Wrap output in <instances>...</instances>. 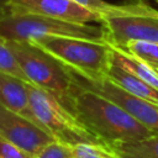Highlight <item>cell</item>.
<instances>
[{"label": "cell", "instance_id": "1", "mask_svg": "<svg viewBox=\"0 0 158 158\" xmlns=\"http://www.w3.org/2000/svg\"><path fill=\"white\" fill-rule=\"evenodd\" d=\"M74 115L109 146L142 139L154 133L114 101L81 88L74 100Z\"/></svg>", "mask_w": 158, "mask_h": 158}, {"label": "cell", "instance_id": "2", "mask_svg": "<svg viewBox=\"0 0 158 158\" xmlns=\"http://www.w3.org/2000/svg\"><path fill=\"white\" fill-rule=\"evenodd\" d=\"M28 83L46 90L74 114L79 91L70 69L31 41H6Z\"/></svg>", "mask_w": 158, "mask_h": 158}, {"label": "cell", "instance_id": "3", "mask_svg": "<svg viewBox=\"0 0 158 158\" xmlns=\"http://www.w3.org/2000/svg\"><path fill=\"white\" fill-rule=\"evenodd\" d=\"M44 36H68L93 41H107L102 25L74 23L10 7L0 16V40L5 42L33 41Z\"/></svg>", "mask_w": 158, "mask_h": 158}, {"label": "cell", "instance_id": "4", "mask_svg": "<svg viewBox=\"0 0 158 158\" xmlns=\"http://www.w3.org/2000/svg\"><path fill=\"white\" fill-rule=\"evenodd\" d=\"M27 89L30 118L47 131L56 141L73 147L81 143L106 144L53 95L28 81Z\"/></svg>", "mask_w": 158, "mask_h": 158}, {"label": "cell", "instance_id": "5", "mask_svg": "<svg viewBox=\"0 0 158 158\" xmlns=\"http://www.w3.org/2000/svg\"><path fill=\"white\" fill-rule=\"evenodd\" d=\"M64 63L74 73L89 78H106L110 68V43L68 36H44L31 41Z\"/></svg>", "mask_w": 158, "mask_h": 158}, {"label": "cell", "instance_id": "6", "mask_svg": "<svg viewBox=\"0 0 158 158\" xmlns=\"http://www.w3.org/2000/svg\"><path fill=\"white\" fill-rule=\"evenodd\" d=\"M70 72L73 73L74 80L79 88L91 90L104 98H107L109 100L121 106L125 111H127L132 117H135L152 132L158 133V104L125 91L107 78L89 79L74 73L73 70Z\"/></svg>", "mask_w": 158, "mask_h": 158}, {"label": "cell", "instance_id": "7", "mask_svg": "<svg viewBox=\"0 0 158 158\" xmlns=\"http://www.w3.org/2000/svg\"><path fill=\"white\" fill-rule=\"evenodd\" d=\"M0 135L33 158L43 147L54 141V138L33 120L12 111L1 104Z\"/></svg>", "mask_w": 158, "mask_h": 158}, {"label": "cell", "instance_id": "8", "mask_svg": "<svg viewBox=\"0 0 158 158\" xmlns=\"http://www.w3.org/2000/svg\"><path fill=\"white\" fill-rule=\"evenodd\" d=\"M101 25L107 42L117 47H123L133 40L158 43V15L104 16Z\"/></svg>", "mask_w": 158, "mask_h": 158}, {"label": "cell", "instance_id": "9", "mask_svg": "<svg viewBox=\"0 0 158 158\" xmlns=\"http://www.w3.org/2000/svg\"><path fill=\"white\" fill-rule=\"evenodd\" d=\"M9 7L74 23L98 22L101 25L102 22L99 14L88 10L74 0H10Z\"/></svg>", "mask_w": 158, "mask_h": 158}, {"label": "cell", "instance_id": "10", "mask_svg": "<svg viewBox=\"0 0 158 158\" xmlns=\"http://www.w3.org/2000/svg\"><path fill=\"white\" fill-rule=\"evenodd\" d=\"M0 104L30 118L27 81L0 72Z\"/></svg>", "mask_w": 158, "mask_h": 158}, {"label": "cell", "instance_id": "11", "mask_svg": "<svg viewBox=\"0 0 158 158\" xmlns=\"http://www.w3.org/2000/svg\"><path fill=\"white\" fill-rule=\"evenodd\" d=\"M106 78L121 89H123L125 91L141 99L158 104V90L152 85L147 84L146 81H143L142 79L137 78L128 70L110 63Z\"/></svg>", "mask_w": 158, "mask_h": 158}, {"label": "cell", "instance_id": "12", "mask_svg": "<svg viewBox=\"0 0 158 158\" xmlns=\"http://www.w3.org/2000/svg\"><path fill=\"white\" fill-rule=\"evenodd\" d=\"M110 43V42H109ZM110 63L118 65L158 90V72L130 54L126 49L110 43Z\"/></svg>", "mask_w": 158, "mask_h": 158}, {"label": "cell", "instance_id": "13", "mask_svg": "<svg viewBox=\"0 0 158 158\" xmlns=\"http://www.w3.org/2000/svg\"><path fill=\"white\" fill-rule=\"evenodd\" d=\"M88 10L104 16H122V15H158V11L143 2L116 5L104 0H74Z\"/></svg>", "mask_w": 158, "mask_h": 158}, {"label": "cell", "instance_id": "14", "mask_svg": "<svg viewBox=\"0 0 158 158\" xmlns=\"http://www.w3.org/2000/svg\"><path fill=\"white\" fill-rule=\"evenodd\" d=\"M120 158H158V133L110 146Z\"/></svg>", "mask_w": 158, "mask_h": 158}, {"label": "cell", "instance_id": "15", "mask_svg": "<svg viewBox=\"0 0 158 158\" xmlns=\"http://www.w3.org/2000/svg\"><path fill=\"white\" fill-rule=\"evenodd\" d=\"M121 48L126 49L130 54L158 72V43L133 40L125 43Z\"/></svg>", "mask_w": 158, "mask_h": 158}, {"label": "cell", "instance_id": "16", "mask_svg": "<svg viewBox=\"0 0 158 158\" xmlns=\"http://www.w3.org/2000/svg\"><path fill=\"white\" fill-rule=\"evenodd\" d=\"M74 158H120L109 144L81 143L74 146Z\"/></svg>", "mask_w": 158, "mask_h": 158}, {"label": "cell", "instance_id": "17", "mask_svg": "<svg viewBox=\"0 0 158 158\" xmlns=\"http://www.w3.org/2000/svg\"><path fill=\"white\" fill-rule=\"evenodd\" d=\"M0 72L15 75V77L27 81L26 75L22 72L16 57L14 56V53L10 49V47L7 46V43L2 40H0Z\"/></svg>", "mask_w": 158, "mask_h": 158}, {"label": "cell", "instance_id": "18", "mask_svg": "<svg viewBox=\"0 0 158 158\" xmlns=\"http://www.w3.org/2000/svg\"><path fill=\"white\" fill-rule=\"evenodd\" d=\"M35 158H74V147L54 139L43 147Z\"/></svg>", "mask_w": 158, "mask_h": 158}, {"label": "cell", "instance_id": "19", "mask_svg": "<svg viewBox=\"0 0 158 158\" xmlns=\"http://www.w3.org/2000/svg\"><path fill=\"white\" fill-rule=\"evenodd\" d=\"M0 158H33L0 135Z\"/></svg>", "mask_w": 158, "mask_h": 158}, {"label": "cell", "instance_id": "20", "mask_svg": "<svg viewBox=\"0 0 158 158\" xmlns=\"http://www.w3.org/2000/svg\"><path fill=\"white\" fill-rule=\"evenodd\" d=\"M9 4H10V0H0V16H2L6 12Z\"/></svg>", "mask_w": 158, "mask_h": 158}, {"label": "cell", "instance_id": "21", "mask_svg": "<svg viewBox=\"0 0 158 158\" xmlns=\"http://www.w3.org/2000/svg\"><path fill=\"white\" fill-rule=\"evenodd\" d=\"M154 1H157V2H158V0H154Z\"/></svg>", "mask_w": 158, "mask_h": 158}]
</instances>
